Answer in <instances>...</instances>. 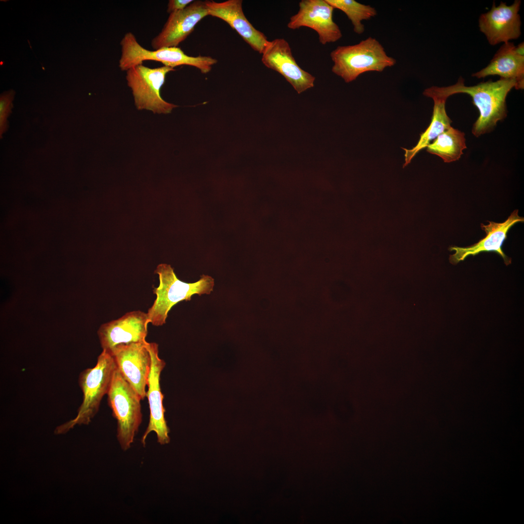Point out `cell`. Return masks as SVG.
Instances as JSON below:
<instances>
[{"mask_svg": "<svg viewBox=\"0 0 524 524\" xmlns=\"http://www.w3.org/2000/svg\"><path fill=\"white\" fill-rule=\"evenodd\" d=\"M464 82V79L460 77L453 85L432 86L426 89L423 95L433 94L446 99L456 94L469 95L479 112V116L472 130L473 134L478 137L492 131L497 122L507 116L506 98L510 91L515 88L516 81L500 78L495 82L489 80L472 86H466Z\"/></svg>", "mask_w": 524, "mask_h": 524, "instance_id": "obj_1", "label": "cell"}, {"mask_svg": "<svg viewBox=\"0 0 524 524\" xmlns=\"http://www.w3.org/2000/svg\"><path fill=\"white\" fill-rule=\"evenodd\" d=\"M155 273L159 275V285L153 289L156 298L147 312L148 322L155 326L165 323L168 313L175 305L190 300L196 294H210L214 285L213 278L204 275L195 282L181 281L171 265L165 263L159 264Z\"/></svg>", "mask_w": 524, "mask_h": 524, "instance_id": "obj_2", "label": "cell"}, {"mask_svg": "<svg viewBox=\"0 0 524 524\" xmlns=\"http://www.w3.org/2000/svg\"><path fill=\"white\" fill-rule=\"evenodd\" d=\"M330 56L333 63L332 72L346 83L356 80L365 72H382L394 66L396 62L372 37L355 45L338 46L330 52Z\"/></svg>", "mask_w": 524, "mask_h": 524, "instance_id": "obj_3", "label": "cell"}, {"mask_svg": "<svg viewBox=\"0 0 524 524\" xmlns=\"http://www.w3.org/2000/svg\"><path fill=\"white\" fill-rule=\"evenodd\" d=\"M116 368L113 356L102 350L96 365L80 373L79 384L83 394L82 403L76 417L57 426L55 434L66 433L76 425H88L91 422L99 410L102 399L108 393Z\"/></svg>", "mask_w": 524, "mask_h": 524, "instance_id": "obj_4", "label": "cell"}, {"mask_svg": "<svg viewBox=\"0 0 524 524\" xmlns=\"http://www.w3.org/2000/svg\"><path fill=\"white\" fill-rule=\"evenodd\" d=\"M121 48L119 67L122 71H127L145 61L162 63L164 66L174 68L187 65L198 68L201 73L209 72L217 61L210 56H191L186 55L180 48L165 47L148 50L143 47L131 32L127 33L120 43Z\"/></svg>", "mask_w": 524, "mask_h": 524, "instance_id": "obj_5", "label": "cell"}, {"mask_svg": "<svg viewBox=\"0 0 524 524\" xmlns=\"http://www.w3.org/2000/svg\"><path fill=\"white\" fill-rule=\"evenodd\" d=\"M107 395L108 405L117 422L118 442L123 450H127L142 421V399L123 377L117 366Z\"/></svg>", "mask_w": 524, "mask_h": 524, "instance_id": "obj_6", "label": "cell"}, {"mask_svg": "<svg viewBox=\"0 0 524 524\" xmlns=\"http://www.w3.org/2000/svg\"><path fill=\"white\" fill-rule=\"evenodd\" d=\"M175 70L174 68L164 66L150 68L142 64L126 71L127 84L132 91L134 104L138 110L168 114L178 106L165 101L160 95L166 75Z\"/></svg>", "mask_w": 524, "mask_h": 524, "instance_id": "obj_7", "label": "cell"}, {"mask_svg": "<svg viewBox=\"0 0 524 524\" xmlns=\"http://www.w3.org/2000/svg\"><path fill=\"white\" fill-rule=\"evenodd\" d=\"M148 342L117 346L111 352L117 367L142 400L146 397V386L151 364Z\"/></svg>", "mask_w": 524, "mask_h": 524, "instance_id": "obj_8", "label": "cell"}, {"mask_svg": "<svg viewBox=\"0 0 524 524\" xmlns=\"http://www.w3.org/2000/svg\"><path fill=\"white\" fill-rule=\"evenodd\" d=\"M334 9L326 0H302L297 13L290 17L287 27L291 30L308 27L317 33L322 45L335 42L342 38V33L333 19Z\"/></svg>", "mask_w": 524, "mask_h": 524, "instance_id": "obj_9", "label": "cell"}, {"mask_svg": "<svg viewBox=\"0 0 524 524\" xmlns=\"http://www.w3.org/2000/svg\"><path fill=\"white\" fill-rule=\"evenodd\" d=\"M262 54L263 64L279 73L298 94L314 86L315 77L298 66L284 38L269 41Z\"/></svg>", "mask_w": 524, "mask_h": 524, "instance_id": "obj_10", "label": "cell"}, {"mask_svg": "<svg viewBox=\"0 0 524 524\" xmlns=\"http://www.w3.org/2000/svg\"><path fill=\"white\" fill-rule=\"evenodd\" d=\"M148 347L151 354V364L146 397L148 399L150 415L148 426L142 436L141 442L145 446L147 435L154 431L156 434L157 442L164 445L170 442L169 429L164 418L165 409L163 404L164 395L160 384L161 373L165 363L159 356L157 344L148 343Z\"/></svg>", "mask_w": 524, "mask_h": 524, "instance_id": "obj_11", "label": "cell"}, {"mask_svg": "<svg viewBox=\"0 0 524 524\" xmlns=\"http://www.w3.org/2000/svg\"><path fill=\"white\" fill-rule=\"evenodd\" d=\"M148 323L147 313L134 311L102 324L98 331L102 350L111 354L119 345L146 341Z\"/></svg>", "mask_w": 524, "mask_h": 524, "instance_id": "obj_12", "label": "cell"}, {"mask_svg": "<svg viewBox=\"0 0 524 524\" xmlns=\"http://www.w3.org/2000/svg\"><path fill=\"white\" fill-rule=\"evenodd\" d=\"M521 3V0H516L510 5L501 2L496 6L493 2L491 9L480 16V31L491 45L507 43L520 36L521 21L518 12Z\"/></svg>", "mask_w": 524, "mask_h": 524, "instance_id": "obj_13", "label": "cell"}, {"mask_svg": "<svg viewBox=\"0 0 524 524\" xmlns=\"http://www.w3.org/2000/svg\"><path fill=\"white\" fill-rule=\"evenodd\" d=\"M208 15L205 1L201 0L194 1L183 10L170 13L161 32L152 40V48L177 47Z\"/></svg>", "mask_w": 524, "mask_h": 524, "instance_id": "obj_14", "label": "cell"}, {"mask_svg": "<svg viewBox=\"0 0 524 524\" xmlns=\"http://www.w3.org/2000/svg\"><path fill=\"white\" fill-rule=\"evenodd\" d=\"M524 221V218L518 215V210L517 209L503 223L488 221L489 224L487 225L481 224V227L486 233L485 237L477 243L467 247H450L449 250L455 251L453 254L449 256L450 262L452 264H457L470 255L475 256L483 252H493L503 258L506 265L510 264L511 259L504 253L502 246L507 238L509 229L516 223L523 222Z\"/></svg>", "mask_w": 524, "mask_h": 524, "instance_id": "obj_15", "label": "cell"}, {"mask_svg": "<svg viewBox=\"0 0 524 524\" xmlns=\"http://www.w3.org/2000/svg\"><path fill=\"white\" fill-rule=\"evenodd\" d=\"M209 15L227 22L254 50L262 54L269 41L263 33L257 30L246 17L242 0L223 2L205 1Z\"/></svg>", "mask_w": 524, "mask_h": 524, "instance_id": "obj_16", "label": "cell"}, {"mask_svg": "<svg viewBox=\"0 0 524 524\" xmlns=\"http://www.w3.org/2000/svg\"><path fill=\"white\" fill-rule=\"evenodd\" d=\"M494 75L499 76L501 78L515 80V88L524 89V56L516 52L513 43H505L486 67L472 74L473 77L477 78Z\"/></svg>", "mask_w": 524, "mask_h": 524, "instance_id": "obj_17", "label": "cell"}, {"mask_svg": "<svg viewBox=\"0 0 524 524\" xmlns=\"http://www.w3.org/2000/svg\"><path fill=\"white\" fill-rule=\"evenodd\" d=\"M426 97L431 98L434 101L431 120L427 128L421 134L416 145L411 149L403 148L405 151L403 167L409 164L419 151L426 147L440 134L451 127L452 121L445 110L446 99L432 94Z\"/></svg>", "mask_w": 524, "mask_h": 524, "instance_id": "obj_18", "label": "cell"}, {"mask_svg": "<svg viewBox=\"0 0 524 524\" xmlns=\"http://www.w3.org/2000/svg\"><path fill=\"white\" fill-rule=\"evenodd\" d=\"M466 147L464 133L451 127L429 144L426 150L451 163L458 160Z\"/></svg>", "mask_w": 524, "mask_h": 524, "instance_id": "obj_19", "label": "cell"}, {"mask_svg": "<svg viewBox=\"0 0 524 524\" xmlns=\"http://www.w3.org/2000/svg\"><path fill=\"white\" fill-rule=\"evenodd\" d=\"M334 9L343 12L351 21L354 32L363 33L365 30L362 21L368 20L377 15L376 9L369 5L360 3L355 0H326Z\"/></svg>", "mask_w": 524, "mask_h": 524, "instance_id": "obj_20", "label": "cell"}, {"mask_svg": "<svg viewBox=\"0 0 524 524\" xmlns=\"http://www.w3.org/2000/svg\"><path fill=\"white\" fill-rule=\"evenodd\" d=\"M15 92L13 90L3 92L0 97V135L7 131L8 125L7 118L9 116L13 107L12 101Z\"/></svg>", "mask_w": 524, "mask_h": 524, "instance_id": "obj_21", "label": "cell"}, {"mask_svg": "<svg viewBox=\"0 0 524 524\" xmlns=\"http://www.w3.org/2000/svg\"><path fill=\"white\" fill-rule=\"evenodd\" d=\"M193 1V0H170L167 4V12L170 14L183 10Z\"/></svg>", "mask_w": 524, "mask_h": 524, "instance_id": "obj_22", "label": "cell"}, {"mask_svg": "<svg viewBox=\"0 0 524 524\" xmlns=\"http://www.w3.org/2000/svg\"><path fill=\"white\" fill-rule=\"evenodd\" d=\"M515 50L516 52L520 55L524 56V42L521 43L517 46H515Z\"/></svg>", "mask_w": 524, "mask_h": 524, "instance_id": "obj_23", "label": "cell"}]
</instances>
